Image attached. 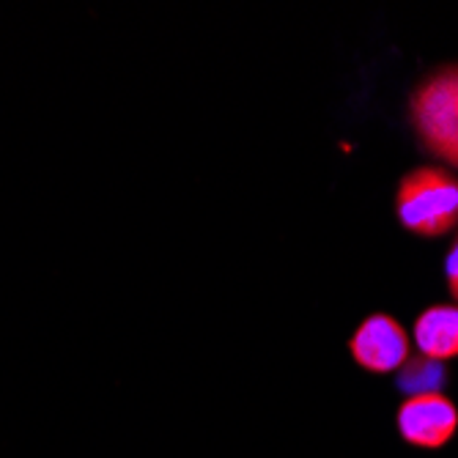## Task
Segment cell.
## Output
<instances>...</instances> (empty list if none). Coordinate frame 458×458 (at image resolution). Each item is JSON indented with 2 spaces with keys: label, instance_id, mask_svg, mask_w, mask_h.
I'll return each mask as SVG.
<instances>
[{
  "label": "cell",
  "instance_id": "obj_2",
  "mask_svg": "<svg viewBox=\"0 0 458 458\" xmlns=\"http://www.w3.org/2000/svg\"><path fill=\"white\" fill-rule=\"evenodd\" d=\"M409 123L431 157L458 168V64L434 69L414 86Z\"/></svg>",
  "mask_w": 458,
  "mask_h": 458
},
{
  "label": "cell",
  "instance_id": "obj_5",
  "mask_svg": "<svg viewBox=\"0 0 458 458\" xmlns=\"http://www.w3.org/2000/svg\"><path fill=\"white\" fill-rule=\"evenodd\" d=\"M414 346L423 357L447 362L458 357V305H431L423 313H418L411 327Z\"/></svg>",
  "mask_w": 458,
  "mask_h": 458
},
{
  "label": "cell",
  "instance_id": "obj_4",
  "mask_svg": "<svg viewBox=\"0 0 458 458\" xmlns=\"http://www.w3.org/2000/svg\"><path fill=\"white\" fill-rule=\"evenodd\" d=\"M395 426L406 445L442 450L458 431V406L445 393L409 395L395 411Z\"/></svg>",
  "mask_w": 458,
  "mask_h": 458
},
{
  "label": "cell",
  "instance_id": "obj_1",
  "mask_svg": "<svg viewBox=\"0 0 458 458\" xmlns=\"http://www.w3.org/2000/svg\"><path fill=\"white\" fill-rule=\"evenodd\" d=\"M395 217L414 236H447L458 228V176L442 165L411 168L395 190Z\"/></svg>",
  "mask_w": 458,
  "mask_h": 458
},
{
  "label": "cell",
  "instance_id": "obj_3",
  "mask_svg": "<svg viewBox=\"0 0 458 458\" xmlns=\"http://www.w3.org/2000/svg\"><path fill=\"white\" fill-rule=\"evenodd\" d=\"M411 338L401 321L390 313H370L365 316L349 338L352 360L368 373H395L411 354Z\"/></svg>",
  "mask_w": 458,
  "mask_h": 458
},
{
  "label": "cell",
  "instance_id": "obj_6",
  "mask_svg": "<svg viewBox=\"0 0 458 458\" xmlns=\"http://www.w3.org/2000/svg\"><path fill=\"white\" fill-rule=\"evenodd\" d=\"M395 377V387L409 398V395H428V393H442L450 373H447V362L414 354L409 357L398 370Z\"/></svg>",
  "mask_w": 458,
  "mask_h": 458
},
{
  "label": "cell",
  "instance_id": "obj_7",
  "mask_svg": "<svg viewBox=\"0 0 458 458\" xmlns=\"http://www.w3.org/2000/svg\"><path fill=\"white\" fill-rule=\"evenodd\" d=\"M445 280H447L450 297H453L455 305H458V236H455V242L450 244V253H447V259H445Z\"/></svg>",
  "mask_w": 458,
  "mask_h": 458
}]
</instances>
